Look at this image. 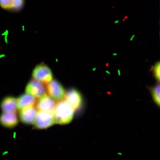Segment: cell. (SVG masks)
Returning <instances> with one entry per match:
<instances>
[{
	"mask_svg": "<svg viewBox=\"0 0 160 160\" xmlns=\"http://www.w3.org/2000/svg\"><path fill=\"white\" fill-rule=\"evenodd\" d=\"M46 91L51 98L56 101H60L64 99L66 92L65 89L59 82L52 79L46 86Z\"/></svg>",
	"mask_w": 160,
	"mask_h": 160,
	"instance_id": "cell-4",
	"label": "cell"
},
{
	"mask_svg": "<svg viewBox=\"0 0 160 160\" xmlns=\"http://www.w3.org/2000/svg\"><path fill=\"white\" fill-rule=\"evenodd\" d=\"M18 123L16 113L3 112L0 115V123L3 127L12 128Z\"/></svg>",
	"mask_w": 160,
	"mask_h": 160,
	"instance_id": "cell-12",
	"label": "cell"
},
{
	"mask_svg": "<svg viewBox=\"0 0 160 160\" xmlns=\"http://www.w3.org/2000/svg\"><path fill=\"white\" fill-rule=\"evenodd\" d=\"M20 111V119L22 122L27 125L33 123L38 112L35 106L26 108Z\"/></svg>",
	"mask_w": 160,
	"mask_h": 160,
	"instance_id": "cell-8",
	"label": "cell"
},
{
	"mask_svg": "<svg viewBox=\"0 0 160 160\" xmlns=\"http://www.w3.org/2000/svg\"><path fill=\"white\" fill-rule=\"evenodd\" d=\"M55 123L53 113L42 111H38L33 123L36 128L40 129L47 128Z\"/></svg>",
	"mask_w": 160,
	"mask_h": 160,
	"instance_id": "cell-3",
	"label": "cell"
},
{
	"mask_svg": "<svg viewBox=\"0 0 160 160\" xmlns=\"http://www.w3.org/2000/svg\"><path fill=\"white\" fill-rule=\"evenodd\" d=\"M25 0H0L2 8L12 11H18L23 8Z\"/></svg>",
	"mask_w": 160,
	"mask_h": 160,
	"instance_id": "cell-9",
	"label": "cell"
},
{
	"mask_svg": "<svg viewBox=\"0 0 160 160\" xmlns=\"http://www.w3.org/2000/svg\"><path fill=\"white\" fill-rule=\"evenodd\" d=\"M57 103L55 100L46 94L37 100L36 108L39 111L53 113Z\"/></svg>",
	"mask_w": 160,
	"mask_h": 160,
	"instance_id": "cell-6",
	"label": "cell"
},
{
	"mask_svg": "<svg viewBox=\"0 0 160 160\" xmlns=\"http://www.w3.org/2000/svg\"><path fill=\"white\" fill-rule=\"evenodd\" d=\"M152 97L155 102L159 107L160 105V85L158 84L150 89Z\"/></svg>",
	"mask_w": 160,
	"mask_h": 160,
	"instance_id": "cell-13",
	"label": "cell"
},
{
	"mask_svg": "<svg viewBox=\"0 0 160 160\" xmlns=\"http://www.w3.org/2000/svg\"><path fill=\"white\" fill-rule=\"evenodd\" d=\"M160 62H158L152 68V71L154 77L157 81H160Z\"/></svg>",
	"mask_w": 160,
	"mask_h": 160,
	"instance_id": "cell-14",
	"label": "cell"
},
{
	"mask_svg": "<svg viewBox=\"0 0 160 160\" xmlns=\"http://www.w3.org/2000/svg\"><path fill=\"white\" fill-rule=\"evenodd\" d=\"M33 79L43 84H47L53 79L51 70L43 63L36 66L32 73Z\"/></svg>",
	"mask_w": 160,
	"mask_h": 160,
	"instance_id": "cell-2",
	"label": "cell"
},
{
	"mask_svg": "<svg viewBox=\"0 0 160 160\" xmlns=\"http://www.w3.org/2000/svg\"><path fill=\"white\" fill-rule=\"evenodd\" d=\"M119 22V20H116V21H114V23L115 24H117Z\"/></svg>",
	"mask_w": 160,
	"mask_h": 160,
	"instance_id": "cell-16",
	"label": "cell"
},
{
	"mask_svg": "<svg viewBox=\"0 0 160 160\" xmlns=\"http://www.w3.org/2000/svg\"><path fill=\"white\" fill-rule=\"evenodd\" d=\"M64 99L74 111L80 108L82 103V98L77 90L72 89L66 92Z\"/></svg>",
	"mask_w": 160,
	"mask_h": 160,
	"instance_id": "cell-7",
	"label": "cell"
},
{
	"mask_svg": "<svg viewBox=\"0 0 160 160\" xmlns=\"http://www.w3.org/2000/svg\"><path fill=\"white\" fill-rule=\"evenodd\" d=\"M74 110L64 99L57 102L53 114L55 123L65 125L73 119Z\"/></svg>",
	"mask_w": 160,
	"mask_h": 160,
	"instance_id": "cell-1",
	"label": "cell"
},
{
	"mask_svg": "<svg viewBox=\"0 0 160 160\" xmlns=\"http://www.w3.org/2000/svg\"><path fill=\"white\" fill-rule=\"evenodd\" d=\"M1 107L3 112L16 113L18 110L17 99L11 96L4 98L1 102Z\"/></svg>",
	"mask_w": 160,
	"mask_h": 160,
	"instance_id": "cell-10",
	"label": "cell"
},
{
	"mask_svg": "<svg viewBox=\"0 0 160 160\" xmlns=\"http://www.w3.org/2000/svg\"><path fill=\"white\" fill-rule=\"evenodd\" d=\"M135 37V35H133L131 37V38H130V40H131V41H132V40Z\"/></svg>",
	"mask_w": 160,
	"mask_h": 160,
	"instance_id": "cell-15",
	"label": "cell"
},
{
	"mask_svg": "<svg viewBox=\"0 0 160 160\" xmlns=\"http://www.w3.org/2000/svg\"><path fill=\"white\" fill-rule=\"evenodd\" d=\"M37 101L35 98L27 93L20 96L17 99V109L21 111L35 106Z\"/></svg>",
	"mask_w": 160,
	"mask_h": 160,
	"instance_id": "cell-11",
	"label": "cell"
},
{
	"mask_svg": "<svg viewBox=\"0 0 160 160\" xmlns=\"http://www.w3.org/2000/svg\"><path fill=\"white\" fill-rule=\"evenodd\" d=\"M26 93L39 99L47 94L44 84L34 79H32L28 83L25 89Z\"/></svg>",
	"mask_w": 160,
	"mask_h": 160,
	"instance_id": "cell-5",
	"label": "cell"
}]
</instances>
